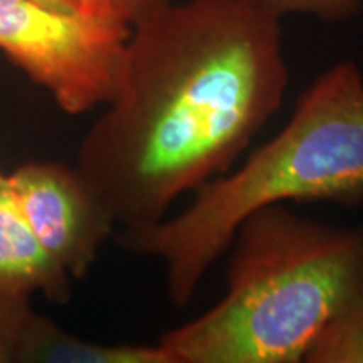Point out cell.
Instances as JSON below:
<instances>
[{"mask_svg":"<svg viewBox=\"0 0 363 363\" xmlns=\"http://www.w3.org/2000/svg\"><path fill=\"white\" fill-rule=\"evenodd\" d=\"M283 17L259 0L163 4L130 27L76 169L123 230L225 174L288 88Z\"/></svg>","mask_w":363,"mask_h":363,"instance_id":"cell-1","label":"cell"},{"mask_svg":"<svg viewBox=\"0 0 363 363\" xmlns=\"http://www.w3.org/2000/svg\"><path fill=\"white\" fill-rule=\"evenodd\" d=\"M225 294L162 335L174 363H296L331 318L363 298V225L272 203L239 225Z\"/></svg>","mask_w":363,"mask_h":363,"instance_id":"cell-2","label":"cell"},{"mask_svg":"<svg viewBox=\"0 0 363 363\" xmlns=\"http://www.w3.org/2000/svg\"><path fill=\"white\" fill-rule=\"evenodd\" d=\"M174 217L123 230L126 249L157 257L167 291L185 306L211 266L230 247L239 225L257 208L286 202L363 199V74L357 62L331 66L301 94L284 128L240 169L201 189Z\"/></svg>","mask_w":363,"mask_h":363,"instance_id":"cell-3","label":"cell"},{"mask_svg":"<svg viewBox=\"0 0 363 363\" xmlns=\"http://www.w3.org/2000/svg\"><path fill=\"white\" fill-rule=\"evenodd\" d=\"M130 26L0 0V51L67 115L104 106L115 91Z\"/></svg>","mask_w":363,"mask_h":363,"instance_id":"cell-4","label":"cell"},{"mask_svg":"<svg viewBox=\"0 0 363 363\" xmlns=\"http://www.w3.org/2000/svg\"><path fill=\"white\" fill-rule=\"evenodd\" d=\"M9 180L44 247L71 278H84L116 225L84 177L76 167L35 162Z\"/></svg>","mask_w":363,"mask_h":363,"instance_id":"cell-5","label":"cell"},{"mask_svg":"<svg viewBox=\"0 0 363 363\" xmlns=\"http://www.w3.org/2000/svg\"><path fill=\"white\" fill-rule=\"evenodd\" d=\"M71 279L40 242L13 194L9 175L0 172V286L66 303Z\"/></svg>","mask_w":363,"mask_h":363,"instance_id":"cell-6","label":"cell"},{"mask_svg":"<svg viewBox=\"0 0 363 363\" xmlns=\"http://www.w3.org/2000/svg\"><path fill=\"white\" fill-rule=\"evenodd\" d=\"M22 363H174L162 347L145 343H103L62 330L54 321L34 313L22 342Z\"/></svg>","mask_w":363,"mask_h":363,"instance_id":"cell-7","label":"cell"},{"mask_svg":"<svg viewBox=\"0 0 363 363\" xmlns=\"http://www.w3.org/2000/svg\"><path fill=\"white\" fill-rule=\"evenodd\" d=\"M310 363H363V298L345 306L318 335Z\"/></svg>","mask_w":363,"mask_h":363,"instance_id":"cell-8","label":"cell"},{"mask_svg":"<svg viewBox=\"0 0 363 363\" xmlns=\"http://www.w3.org/2000/svg\"><path fill=\"white\" fill-rule=\"evenodd\" d=\"M29 294L0 286V363H16L34 316Z\"/></svg>","mask_w":363,"mask_h":363,"instance_id":"cell-9","label":"cell"},{"mask_svg":"<svg viewBox=\"0 0 363 363\" xmlns=\"http://www.w3.org/2000/svg\"><path fill=\"white\" fill-rule=\"evenodd\" d=\"M278 16L305 13L321 21L340 22L352 19L363 9V0H259Z\"/></svg>","mask_w":363,"mask_h":363,"instance_id":"cell-10","label":"cell"},{"mask_svg":"<svg viewBox=\"0 0 363 363\" xmlns=\"http://www.w3.org/2000/svg\"><path fill=\"white\" fill-rule=\"evenodd\" d=\"M101 21L133 26L170 0H89Z\"/></svg>","mask_w":363,"mask_h":363,"instance_id":"cell-11","label":"cell"},{"mask_svg":"<svg viewBox=\"0 0 363 363\" xmlns=\"http://www.w3.org/2000/svg\"><path fill=\"white\" fill-rule=\"evenodd\" d=\"M35 2L43 4L45 7H51L54 11H59V12L91 17V19H99L96 16V11H94V7L91 6L89 0H35Z\"/></svg>","mask_w":363,"mask_h":363,"instance_id":"cell-12","label":"cell"}]
</instances>
